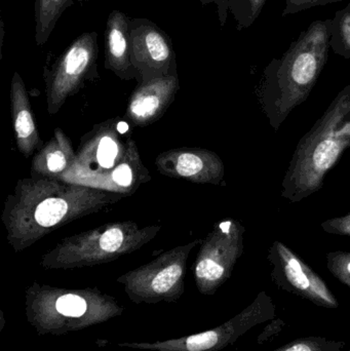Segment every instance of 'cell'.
Segmentation results:
<instances>
[{
  "label": "cell",
  "mask_w": 350,
  "mask_h": 351,
  "mask_svg": "<svg viewBox=\"0 0 350 351\" xmlns=\"http://www.w3.org/2000/svg\"><path fill=\"white\" fill-rule=\"evenodd\" d=\"M125 197L63 180L24 178L4 202L6 239L14 253H21L60 227L102 212Z\"/></svg>",
  "instance_id": "1"
},
{
  "label": "cell",
  "mask_w": 350,
  "mask_h": 351,
  "mask_svg": "<svg viewBox=\"0 0 350 351\" xmlns=\"http://www.w3.org/2000/svg\"><path fill=\"white\" fill-rule=\"evenodd\" d=\"M332 19L314 21L279 59L265 67L256 88L257 100L269 125L279 131L290 113L305 102L326 66Z\"/></svg>",
  "instance_id": "2"
},
{
  "label": "cell",
  "mask_w": 350,
  "mask_h": 351,
  "mask_svg": "<svg viewBox=\"0 0 350 351\" xmlns=\"http://www.w3.org/2000/svg\"><path fill=\"white\" fill-rule=\"evenodd\" d=\"M132 125L116 117L82 136L76 160L63 181L129 196L151 181L133 139Z\"/></svg>",
  "instance_id": "3"
},
{
  "label": "cell",
  "mask_w": 350,
  "mask_h": 351,
  "mask_svg": "<svg viewBox=\"0 0 350 351\" xmlns=\"http://www.w3.org/2000/svg\"><path fill=\"white\" fill-rule=\"evenodd\" d=\"M350 149V86L298 142L282 182V197L295 204L320 191L325 178Z\"/></svg>",
  "instance_id": "4"
},
{
  "label": "cell",
  "mask_w": 350,
  "mask_h": 351,
  "mask_svg": "<svg viewBox=\"0 0 350 351\" xmlns=\"http://www.w3.org/2000/svg\"><path fill=\"white\" fill-rule=\"evenodd\" d=\"M125 307L98 288L68 289L34 282L25 291V315L38 336H63L106 323Z\"/></svg>",
  "instance_id": "5"
},
{
  "label": "cell",
  "mask_w": 350,
  "mask_h": 351,
  "mask_svg": "<svg viewBox=\"0 0 350 351\" xmlns=\"http://www.w3.org/2000/svg\"><path fill=\"white\" fill-rule=\"evenodd\" d=\"M160 230V225L140 227L133 221L106 223L61 239L39 264L43 269L68 270L109 263L141 249Z\"/></svg>",
  "instance_id": "6"
},
{
  "label": "cell",
  "mask_w": 350,
  "mask_h": 351,
  "mask_svg": "<svg viewBox=\"0 0 350 351\" xmlns=\"http://www.w3.org/2000/svg\"><path fill=\"white\" fill-rule=\"evenodd\" d=\"M201 241L195 239L164 252L149 263L119 276L116 282L123 285L125 294L135 304L176 302L185 292L189 256Z\"/></svg>",
  "instance_id": "7"
},
{
  "label": "cell",
  "mask_w": 350,
  "mask_h": 351,
  "mask_svg": "<svg viewBox=\"0 0 350 351\" xmlns=\"http://www.w3.org/2000/svg\"><path fill=\"white\" fill-rule=\"evenodd\" d=\"M277 317V307L273 298L262 291L246 308L225 323L201 333L166 341L125 342L119 348L149 351H221L234 346L250 330Z\"/></svg>",
  "instance_id": "8"
},
{
  "label": "cell",
  "mask_w": 350,
  "mask_h": 351,
  "mask_svg": "<svg viewBox=\"0 0 350 351\" xmlns=\"http://www.w3.org/2000/svg\"><path fill=\"white\" fill-rule=\"evenodd\" d=\"M244 225L228 218L215 223L201 241L193 263V278L197 291L212 296L229 280L245 249Z\"/></svg>",
  "instance_id": "9"
},
{
  "label": "cell",
  "mask_w": 350,
  "mask_h": 351,
  "mask_svg": "<svg viewBox=\"0 0 350 351\" xmlns=\"http://www.w3.org/2000/svg\"><path fill=\"white\" fill-rule=\"evenodd\" d=\"M98 58V33L84 32L70 43L51 68H45L43 78L49 115L59 112L88 80L99 77Z\"/></svg>",
  "instance_id": "10"
},
{
  "label": "cell",
  "mask_w": 350,
  "mask_h": 351,
  "mask_svg": "<svg viewBox=\"0 0 350 351\" xmlns=\"http://www.w3.org/2000/svg\"><path fill=\"white\" fill-rule=\"evenodd\" d=\"M273 284L289 294L295 295L324 308H338L339 302L325 280L285 243L275 241L267 253Z\"/></svg>",
  "instance_id": "11"
},
{
  "label": "cell",
  "mask_w": 350,
  "mask_h": 351,
  "mask_svg": "<svg viewBox=\"0 0 350 351\" xmlns=\"http://www.w3.org/2000/svg\"><path fill=\"white\" fill-rule=\"evenodd\" d=\"M132 63L140 75L139 84L177 73L172 39L152 21L131 19Z\"/></svg>",
  "instance_id": "12"
},
{
  "label": "cell",
  "mask_w": 350,
  "mask_h": 351,
  "mask_svg": "<svg viewBox=\"0 0 350 351\" xmlns=\"http://www.w3.org/2000/svg\"><path fill=\"white\" fill-rule=\"evenodd\" d=\"M155 167L162 176L195 184L220 185L225 176L223 160L205 148L181 147L162 152L156 156Z\"/></svg>",
  "instance_id": "13"
},
{
  "label": "cell",
  "mask_w": 350,
  "mask_h": 351,
  "mask_svg": "<svg viewBox=\"0 0 350 351\" xmlns=\"http://www.w3.org/2000/svg\"><path fill=\"white\" fill-rule=\"evenodd\" d=\"M180 90L178 74L138 84L127 101L125 119L134 127L146 128L162 119Z\"/></svg>",
  "instance_id": "14"
},
{
  "label": "cell",
  "mask_w": 350,
  "mask_h": 351,
  "mask_svg": "<svg viewBox=\"0 0 350 351\" xmlns=\"http://www.w3.org/2000/svg\"><path fill=\"white\" fill-rule=\"evenodd\" d=\"M131 19L121 10H114L109 14L104 32V67L121 80H136L140 75L132 63Z\"/></svg>",
  "instance_id": "15"
},
{
  "label": "cell",
  "mask_w": 350,
  "mask_h": 351,
  "mask_svg": "<svg viewBox=\"0 0 350 351\" xmlns=\"http://www.w3.org/2000/svg\"><path fill=\"white\" fill-rule=\"evenodd\" d=\"M10 99L16 148L25 158H31L45 143L37 130L28 92L18 72L12 75Z\"/></svg>",
  "instance_id": "16"
},
{
  "label": "cell",
  "mask_w": 350,
  "mask_h": 351,
  "mask_svg": "<svg viewBox=\"0 0 350 351\" xmlns=\"http://www.w3.org/2000/svg\"><path fill=\"white\" fill-rule=\"evenodd\" d=\"M75 160L71 140L60 128H55L51 140L33 156L31 177L62 180Z\"/></svg>",
  "instance_id": "17"
},
{
  "label": "cell",
  "mask_w": 350,
  "mask_h": 351,
  "mask_svg": "<svg viewBox=\"0 0 350 351\" xmlns=\"http://www.w3.org/2000/svg\"><path fill=\"white\" fill-rule=\"evenodd\" d=\"M76 1L88 0H35L34 39L37 47H42L47 43L63 12Z\"/></svg>",
  "instance_id": "18"
},
{
  "label": "cell",
  "mask_w": 350,
  "mask_h": 351,
  "mask_svg": "<svg viewBox=\"0 0 350 351\" xmlns=\"http://www.w3.org/2000/svg\"><path fill=\"white\" fill-rule=\"evenodd\" d=\"M330 49L336 55L350 59V3L337 10L332 19Z\"/></svg>",
  "instance_id": "19"
},
{
  "label": "cell",
  "mask_w": 350,
  "mask_h": 351,
  "mask_svg": "<svg viewBox=\"0 0 350 351\" xmlns=\"http://www.w3.org/2000/svg\"><path fill=\"white\" fill-rule=\"evenodd\" d=\"M238 31L249 28L259 18L266 0H228Z\"/></svg>",
  "instance_id": "20"
},
{
  "label": "cell",
  "mask_w": 350,
  "mask_h": 351,
  "mask_svg": "<svg viewBox=\"0 0 350 351\" xmlns=\"http://www.w3.org/2000/svg\"><path fill=\"white\" fill-rule=\"evenodd\" d=\"M347 343L329 340L322 336L298 338L273 351H345Z\"/></svg>",
  "instance_id": "21"
},
{
  "label": "cell",
  "mask_w": 350,
  "mask_h": 351,
  "mask_svg": "<svg viewBox=\"0 0 350 351\" xmlns=\"http://www.w3.org/2000/svg\"><path fill=\"white\" fill-rule=\"evenodd\" d=\"M326 260L331 274L350 289V252H330L327 254Z\"/></svg>",
  "instance_id": "22"
},
{
  "label": "cell",
  "mask_w": 350,
  "mask_h": 351,
  "mask_svg": "<svg viewBox=\"0 0 350 351\" xmlns=\"http://www.w3.org/2000/svg\"><path fill=\"white\" fill-rule=\"evenodd\" d=\"M338 1H342V0H286L285 8L282 12V16H287L290 14H298L316 6L326 5V4Z\"/></svg>",
  "instance_id": "23"
},
{
  "label": "cell",
  "mask_w": 350,
  "mask_h": 351,
  "mask_svg": "<svg viewBox=\"0 0 350 351\" xmlns=\"http://www.w3.org/2000/svg\"><path fill=\"white\" fill-rule=\"evenodd\" d=\"M321 227L330 234L350 237V212L342 217L329 219L321 224Z\"/></svg>",
  "instance_id": "24"
},
{
  "label": "cell",
  "mask_w": 350,
  "mask_h": 351,
  "mask_svg": "<svg viewBox=\"0 0 350 351\" xmlns=\"http://www.w3.org/2000/svg\"><path fill=\"white\" fill-rule=\"evenodd\" d=\"M285 322L281 319H275L268 322L267 327L263 330L262 333L259 335L258 343L264 344L271 341L273 338L277 337L284 329H285Z\"/></svg>",
  "instance_id": "25"
},
{
  "label": "cell",
  "mask_w": 350,
  "mask_h": 351,
  "mask_svg": "<svg viewBox=\"0 0 350 351\" xmlns=\"http://www.w3.org/2000/svg\"><path fill=\"white\" fill-rule=\"evenodd\" d=\"M203 5H208L210 3H215L217 6L218 18H219L221 27L225 26L226 21L229 12V2L228 0H199Z\"/></svg>",
  "instance_id": "26"
},
{
  "label": "cell",
  "mask_w": 350,
  "mask_h": 351,
  "mask_svg": "<svg viewBox=\"0 0 350 351\" xmlns=\"http://www.w3.org/2000/svg\"><path fill=\"white\" fill-rule=\"evenodd\" d=\"M349 351H350V350H349Z\"/></svg>",
  "instance_id": "27"
}]
</instances>
